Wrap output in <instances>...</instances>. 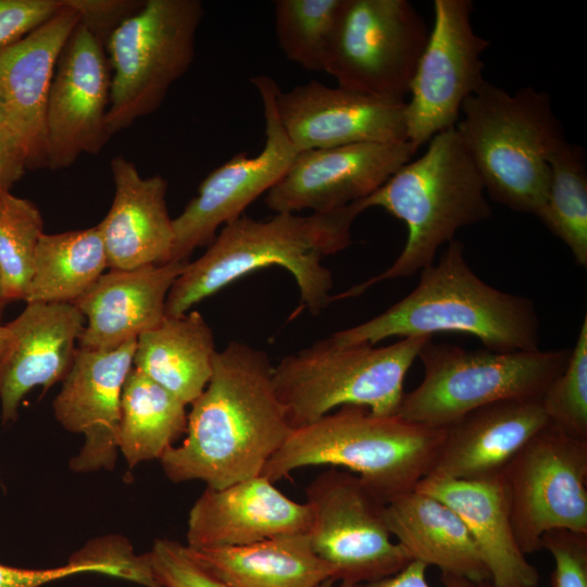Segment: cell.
Segmentation results:
<instances>
[{
    "instance_id": "cell-40",
    "label": "cell",
    "mask_w": 587,
    "mask_h": 587,
    "mask_svg": "<svg viewBox=\"0 0 587 587\" xmlns=\"http://www.w3.org/2000/svg\"><path fill=\"white\" fill-rule=\"evenodd\" d=\"M427 565L419 560H411L397 573L357 585V587H430L426 579ZM445 587H486L490 582L477 584L470 579L441 573Z\"/></svg>"
},
{
    "instance_id": "cell-26",
    "label": "cell",
    "mask_w": 587,
    "mask_h": 587,
    "mask_svg": "<svg viewBox=\"0 0 587 587\" xmlns=\"http://www.w3.org/2000/svg\"><path fill=\"white\" fill-rule=\"evenodd\" d=\"M385 519L391 536L413 560L477 584L490 582L466 525L437 498L411 490L386 504Z\"/></svg>"
},
{
    "instance_id": "cell-22",
    "label": "cell",
    "mask_w": 587,
    "mask_h": 587,
    "mask_svg": "<svg viewBox=\"0 0 587 587\" xmlns=\"http://www.w3.org/2000/svg\"><path fill=\"white\" fill-rule=\"evenodd\" d=\"M549 421L540 399L479 407L448 425L427 476L453 479L500 477L510 461Z\"/></svg>"
},
{
    "instance_id": "cell-12",
    "label": "cell",
    "mask_w": 587,
    "mask_h": 587,
    "mask_svg": "<svg viewBox=\"0 0 587 587\" xmlns=\"http://www.w3.org/2000/svg\"><path fill=\"white\" fill-rule=\"evenodd\" d=\"M501 479L525 555L541 550L550 530L587 534V440L549 423L510 461Z\"/></svg>"
},
{
    "instance_id": "cell-41",
    "label": "cell",
    "mask_w": 587,
    "mask_h": 587,
    "mask_svg": "<svg viewBox=\"0 0 587 587\" xmlns=\"http://www.w3.org/2000/svg\"><path fill=\"white\" fill-rule=\"evenodd\" d=\"M26 170L23 153L0 138V191L10 190Z\"/></svg>"
},
{
    "instance_id": "cell-32",
    "label": "cell",
    "mask_w": 587,
    "mask_h": 587,
    "mask_svg": "<svg viewBox=\"0 0 587 587\" xmlns=\"http://www.w3.org/2000/svg\"><path fill=\"white\" fill-rule=\"evenodd\" d=\"M344 0H277L274 25L280 50L309 71H323Z\"/></svg>"
},
{
    "instance_id": "cell-29",
    "label": "cell",
    "mask_w": 587,
    "mask_h": 587,
    "mask_svg": "<svg viewBox=\"0 0 587 587\" xmlns=\"http://www.w3.org/2000/svg\"><path fill=\"white\" fill-rule=\"evenodd\" d=\"M186 428V404L133 367L123 388L117 430V448L128 469L160 460Z\"/></svg>"
},
{
    "instance_id": "cell-25",
    "label": "cell",
    "mask_w": 587,
    "mask_h": 587,
    "mask_svg": "<svg viewBox=\"0 0 587 587\" xmlns=\"http://www.w3.org/2000/svg\"><path fill=\"white\" fill-rule=\"evenodd\" d=\"M415 490L449 505L464 522L490 574L492 587H535L537 570L515 539L500 477L453 479L426 476Z\"/></svg>"
},
{
    "instance_id": "cell-17",
    "label": "cell",
    "mask_w": 587,
    "mask_h": 587,
    "mask_svg": "<svg viewBox=\"0 0 587 587\" xmlns=\"http://www.w3.org/2000/svg\"><path fill=\"white\" fill-rule=\"evenodd\" d=\"M136 341L110 350L76 349L62 388L53 400L54 416L62 427L85 437L78 453L70 461L74 472L115 466L121 400L133 369Z\"/></svg>"
},
{
    "instance_id": "cell-6",
    "label": "cell",
    "mask_w": 587,
    "mask_h": 587,
    "mask_svg": "<svg viewBox=\"0 0 587 587\" xmlns=\"http://www.w3.org/2000/svg\"><path fill=\"white\" fill-rule=\"evenodd\" d=\"M454 128L487 196L536 216L549 189V157L566 139L549 93L532 86L510 93L485 80Z\"/></svg>"
},
{
    "instance_id": "cell-35",
    "label": "cell",
    "mask_w": 587,
    "mask_h": 587,
    "mask_svg": "<svg viewBox=\"0 0 587 587\" xmlns=\"http://www.w3.org/2000/svg\"><path fill=\"white\" fill-rule=\"evenodd\" d=\"M154 579L162 587H229L198 564L186 545L159 538L147 552Z\"/></svg>"
},
{
    "instance_id": "cell-23",
    "label": "cell",
    "mask_w": 587,
    "mask_h": 587,
    "mask_svg": "<svg viewBox=\"0 0 587 587\" xmlns=\"http://www.w3.org/2000/svg\"><path fill=\"white\" fill-rule=\"evenodd\" d=\"M188 262L110 270L74 304L87 319L78 345L117 348L157 327L165 317L167 295Z\"/></svg>"
},
{
    "instance_id": "cell-43",
    "label": "cell",
    "mask_w": 587,
    "mask_h": 587,
    "mask_svg": "<svg viewBox=\"0 0 587 587\" xmlns=\"http://www.w3.org/2000/svg\"><path fill=\"white\" fill-rule=\"evenodd\" d=\"M9 341V330L5 325L0 324V358L7 349Z\"/></svg>"
},
{
    "instance_id": "cell-27",
    "label": "cell",
    "mask_w": 587,
    "mask_h": 587,
    "mask_svg": "<svg viewBox=\"0 0 587 587\" xmlns=\"http://www.w3.org/2000/svg\"><path fill=\"white\" fill-rule=\"evenodd\" d=\"M187 550L198 564L229 587H319L334 577L333 569L314 552L308 533L241 547Z\"/></svg>"
},
{
    "instance_id": "cell-37",
    "label": "cell",
    "mask_w": 587,
    "mask_h": 587,
    "mask_svg": "<svg viewBox=\"0 0 587 587\" xmlns=\"http://www.w3.org/2000/svg\"><path fill=\"white\" fill-rule=\"evenodd\" d=\"M554 562L553 587H587V534L553 529L541 539Z\"/></svg>"
},
{
    "instance_id": "cell-8",
    "label": "cell",
    "mask_w": 587,
    "mask_h": 587,
    "mask_svg": "<svg viewBox=\"0 0 587 587\" xmlns=\"http://www.w3.org/2000/svg\"><path fill=\"white\" fill-rule=\"evenodd\" d=\"M570 349L497 352L466 350L428 339L417 358L423 378L404 392L397 415L429 427H447L489 403L540 399L564 370Z\"/></svg>"
},
{
    "instance_id": "cell-5",
    "label": "cell",
    "mask_w": 587,
    "mask_h": 587,
    "mask_svg": "<svg viewBox=\"0 0 587 587\" xmlns=\"http://www.w3.org/2000/svg\"><path fill=\"white\" fill-rule=\"evenodd\" d=\"M445 427H429L399 415H375L361 405L294 428L260 476L276 483L305 466L329 465L357 475L386 504L414 490L436 460Z\"/></svg>"
},
{
    "instance_id": "cell-7",
    "label": "cell",
    "mask_w": 587,
    "mask_h": 587,
    "mask_svg": "<svg viewBox=\"0 0 587 587\" xmlns=\"http://www.w3.org/2000/svg\"><path fill=\"white\" fill-rule=\"evenodd\" d=\"M430 338L410 336L376 347L337 345L327 337L285 357L273 367V383L290 426L301 427L344 405L397 415L404 377Z\"/></svg>"
},
{
    "instance_id": "cell-38",
    "label": "cell",
    "mask_w": 587,
    "mask_h": 587,
    "mask_svg": "<svg viewBox=\"0 0 587 587\" xmlns=\"http://www.w3.org/2000/svg\"><path fill=\"white\" fill-rule=\"evenodd\" d=\"M63 5V0H0V48L28 35Z\"/></svg>"
},
{
    "instance_id": "cell-16",
    "label": "cell",
    "mask_w": 587,
    "mask_h": 587,
    "mask_svg": "<svg viewBox=\"0 0 587 587\" xmlns=\"http://www.w3.org/2000/svg\"><path fill=\"white\" fill-rule=\"evenodd\" d=\"M415 153L408 141L299 151L264 201L275 213L335 211L372 195Z\"/></svg>"
},
{
    "instance_id": "cell-34",
    "label": "cell",
    "mask_w": 587,
    "mask_h": 587,
    "mask_svg": "<svg viewBox=\"0 0 587 587\" xmlns=\"http://www.w3.org/2000/svg\"><path fill=\"white\" fill-rule=\"evenodd\" d=\"M540 402L550 424L587 440V316H584L564 370L545 390Z\"/></svg>"
},
{
    "instance_id": "cell-13",
    "label": "cell",
    "mask_w": 587,
    "mask_h": 587,
    "mask_svg": "<svg viewBox=\"0 0 587 587\" xmlns=\"http://www.w3.org/2000/svg\"><path fill=\"white\" fill-rule=\"evenodd\" d=\"M434 22L405 100L407 141L415 152L454 127L464 101L485 83L490 42L472 25L471 0H435Z\"/></svg>"
},
{
    "instance_id": "cell-9",
    "label": "cell",
    "mask_w": 587,
    "mask_h": 587,
    "mask_svg": "<svg viewBox=\"0 0 587 587\" xmlns=\"http://www.w3.org/2000/svg\"><path fill=\"white\" fill-rule=\"evenodd\" d=\"M203 16L200 0H145L108 38L110 136L157 111L190 67Z\"/></svg>"
},
{
    "instance_id": "cell-28",
    "label": "cell",
    "mask_w": 587,
    "mask_h": 587,
    "mask_svg": "<svg viewBox=\"0 0 587 587\" xmlns=\"http://www.w3.org/2000/svg\"><path fill=\"white\" fill-rule=\"evenodd\" d=\"M216 353L211 327L198 311L165 316L136 341L133 367L184 404H191L207 387Z\"/></svg>"
},
{
    "instance_id": "cell-31",
    "label": "cell",
    "mask_w": 587,
    "mask_h": 587,
    "mask_svg": "<svg viewBox=\"0 0 587 587\" xmlns=\"http://www.w3.org/2000/svg\"><path fill=\"white\" fill-rule=\"evenodd\" d=\"M550 184L536 217L587 267V155L564 139L549 157Z\"/></svg>"
},
{
    "instance_id": "cell-36",
    "label": "cell",
    "mask_w": 587,
    "mask_h": 587,
    "mask_svg": "<svg viewBox=\"0 0 587 587\" xmlns=\"http://www.w3.org/2000/svg\"><path fill=\"white\" fill-rule=\"evenodd\" d=\"M79 574H100L125 579L118 566L78 550L66 564L55 567L23 569L0 563V587H41Z\"/></svg>"
},
{
    "instance_id": "cell-19",
    "label": "cell",
    "mask_w": 587,
    "mask_h": 587,
    "mask_svg": "<svg viewBox=\"0 0 587 587\" xmlns=\"http://www.w3.org/2000/svg\"><path fill=\"white\" fill-rule=\"evenodd\" d=\"M307 502L289 499L262 476L224 488L205 487L191 507L187 547H241L283 535L308 533Z\"/></svg>"
},
{
    "instance_id": "cell-1",
    "label": "cell",
    "mask_w": 587,
    "mask_h": 587,
    "mask_svg": "<svg viewBox=\"0 0 587 587\" xmlns=\"http://www.w3.org/2000/svg\"><path fill=\"white\" fill-rule=\"evenodd\" d=\"M190 405L184 441L159 460L174 483L220 489L259 476L292 430L267 353L238 341L216 351L211 378Z\"/></svg>"
},
{
    "instance_id": "cell-10",
    "label": "cell",
    "mask_w": 587,
    "mask_h": 587,
    "mask_svg": "<svg viewBox=\"0 0 587 587\" xmlns=\"http://www.w3.org/2000/svg\"><path fill=\"white\" fill-rule=\"evenodd\" d=\"M428 35L408 0H344L323 71L341 88L405 101Z\"/></svg>"
},
{
    "instance_id": "cell-4",
    "label": "cell",
    "mask_w": 587,
    "mask_h": 587,
    "mask_svg": "<svg viewBox=\"0 0 587 587\" xmlns=\"http://www.w3.org/2000/svg\"><path fill=\"white\" fill-rule=\"evenodd\" d=\"M404 222L405 245L383 273L332 296V301L362 295L388 279L410 277L435 262L438 249L455 233L491 215L479 174L454 127L434 136L423 154L398 168L377 190L362 199Z\"/></svg>"
},
{
    "instance_id": "cell-21",
    "label": "cell",
    "mask_w": 587,
    "mask_h": 587,
    "mask_svg": "<svg viewBox=\"0 0 587 587\" xmlns=\"http://www.w3.org/2000/svg\"><path fill=\"white\" fill-rule=\"evenodd\" d=\"M18 41L0 48V96L27 170L47 168L46 109L59 55L79 22L66 3Z\"/></svg>"
},
{
    "instance_id": "cell-24",
    "label": "cell",
    "mask_w": 587,
    "mask_h": 587,
    "mask_svg": "<svg viewBox=\"0 0 587 587\" xmlns=\"http://www.w3.org/2000/svg\"><path fill=\"white\" fill-rule=\"evenodd\" d=\"M110 168L114 198L97 225L108 267L133 270L171 262L174 229L166 207V180L161 175L142 177L123 157L113 158Z\"/></svg>"
},
{
    "instance_id": "cell-15",
    "label": "cell",
    "mask_w": 587,
    "mask_h": 587,
    "mask_svg": "<svg viewBox=\"0 0 587 587\" xmlns=\"http://www.w3.org/2000/svg\"><path fill=\"white\" fill-rule=\"evenodd\" d=\"M111 73L104 46L79 21L63 47L46 109L47 168L99 153L111 138L107 114Z\"/></svg>"
},
{
    "instance_id": "cell-44",
    "label": "cell",
    "mask_w": 587,
    "mask_h": 587,
    "mask_svg": "<svg viewBox=\"0 0 587 587\" xmlns=\"http://www.w3.org/2000/svg\"><path fill=\"white\" fill-rule=\"evenodd\" d=\"M319 587H357V585H348L344 583L327 580L323 584H321Z\"/></svg>"
},
{
    "instance_id": "cell-30",
    "label": "cell",
    "mask_w": 587,
    "mask_h": 587,
    "mask_svg": "<svg viewBox=\"0 0 587 587\" xmlns=\"http://www.w3.org/2000/svg\"><path fill=\"white\" fill-rule=\"evenodd\" d=\"M108 267L98 226L42 234L25 302L75 303Z\"/></svg>"
},
{
    "instance_id": "cell-14",
    "label": "cell",
    "mask_w": 587,
    "mask_h": 587,
    "mask_svg": "<svg viewBox=\"0 0 587 587\" xmlns=\"http://www.w3.org/2000/svg\"><path fill=\"white\" fill-rule=\"evenodd\" d=\"M250 82L262 101L264 147L255 157L237 153L202 180L197 196L173 218L171 262H188L195 249L209 246L218 228L240 217L248 205L284 176L299 152L279 121L277 83L267 75H258Z\"/></svg>"
},
{
    "instance_id": "cell-45",
    "label": "cell",
    "mask_w": 587,
    "mask_h": 587,
    "mask_svg": "<svg viewBox=\"0 0 587 587\" xmlns=\"http://www.w3.org/2000/svg\"><path fill=\"white\" fill-rule=\"evenodd\" d=\"M5 291H4V285H3V278L0 271V309L3 307V304L7 302Z\"/></svg>"
},
{
    "instance_id": "cell-18",
    "label": "cell",
    "mask_w": 587,
    "mask_h": 587,
    "mask_svg": "<svg viewBox=\"0 0 587 587\" xmlns=\"http://www.w3.org/2000/svg\"><path fill=\"white\" fill-rule=\"evenodd\" d=\"M276 108L298 151L407 141L405 101L328 87L311 79L287 92L279 89Z\"/></svg>"
},
{
    "instance_id": "cell-20",
    "label": "cell",
    "mask_w": 587,
    "mask_h": 587,
    "mask_svg": "<svg viewBox=\"0 0 587 587\" xmlns=\"http://www.w3.org/2000/svg\"><path fill=\"white\" fill-rule=\"evenodd\" d=\"M9 341L0 358L2 422L14 421L23 398L36 386L51 388L66 376L85 327L74 303L29 302L5 324Z\"/></svg>"
},
{
    "instance_id": "cell-46",
    "label": "cell",
    "mask_w": 587,
    "mask_h": 587,
    "mask_svg": "<svg viewBox=\"0 0 587 587\" xmlns=\"http://www.w3.org/2000/svg\"><path fill=\"white\" fill-rule=\"evenodd\" d=\"M486 587H492L491 583H489Z\"/></svg>"
},
{
    "instance_id": "cell-2",
    "label": "cell",
    "mask_w": 587,
    "mask_h": 587,
    "mask_svg": "<svg viewBox=\"0 0 587 587\" xmlns=\"http://www.w3.org/2000/svg\"><path fill=\"white\" fill-rule=\"evenodd\" d=\"M362 199L330 212L276 213L254 220L241 215L224 225L196 261L174 282L165 316H182L236 279L268 266L286 268L296 279L301 302L319 314L332 302L333 276L322 260L351 242L354 220L365 211Z\"/></svg>"
},
{
    "instance_id": "cell-33",
    "label": "cell",
    "mask_w": 587,
    "mask_h": 587,
    "mask_svg": "<svg viewBox=\"0 0 587 587\" xmlns=\"http://www.w3.org/2000/svg\"><path fill=\"white\" fill-rule=\"evenodd\" d=\"M43 221L29 200L0 191V271L8 301L26 300Z\"/></svg>"
},
{
    "instance_id": "cell-42",
    "label": "cell",
    "mask_w": 587,
    "mask_h": 587,
    "mask_svg": "<svg viewBox=\"0 0 587 587\" xmlns=\"http://www.w3.org/2000/svg\"><path fill=\"white\" fill-rule=\"evenodd\" d=\"M0 138L23 153L21 141L10 120L4 102L0 96ZM24 155V153H23ZM25 158V157H24ZM26 162V161H25Z\"/></svg>"
},
{
    "instance_id": "cell-11",
    "label": "cell",
    "mask_w": 587,
    "mask_h": 587,
    "mask_svg": "<svg viewBox=\"0 0 587 587\" xmlns=\"http://www.w3.org/2000/svg\"><path fill=\"white\" fill-rule=\"evenodd\" d=\"M308 532L314 552L334 571V582L360 585L390 576L411 560L391 536L386 503L357 475L330 467L305 488Z\"/></svg>"
},
{
    "instance_id": "cell-3",
    "label": "cell",
    "mask_w": 587,
    "mask_h": 587,
    "mask_svg": "<svg viewBox=\"0 0 587 587\" xmlns=\"http://www.w3.org/2000/svg\"><path fill=\"white\" fill-rule=\"evenodd\" d=\"M540 323L530 299L497 289L479 278L461 241L447 245L437 263L424 267L416 287L379 315L333 334L337 345L458 332L497 352L539 349Z\"/></svg>"
},
{
    "instance_id": "cell-39",
    "label": "cell",
    "mask_w": 587,
    "mask_h": 587,
    "mask_svg": "<svg viewBox=\"0 0 587 587\" xmlns=\"http://www.w3.org/2000/svg\"><path fill=\"white\" fill-rule=\"evenodd\" d=\"M75 9L79 21L88 30L105 45L110 35L129 16L135 14L145 1L139 0H65Z\"/></svg>"
}]
</instances>
